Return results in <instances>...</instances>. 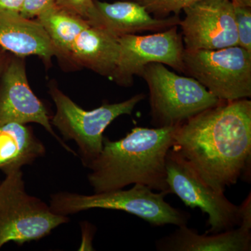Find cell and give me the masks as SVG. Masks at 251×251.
Returning a JSON list of instances; mask_svg holds the SVG:
<instances>
[{
  "mask_svg": "<svg viewBox=\"0 0 251 251\" xmlns=\"http://www.w3.org/2000/svg\"><path fill=\"white\" fill-rule=\"evenodd\" d=\"M203 181L219 193L249 180L251 101L221 102L176 126L173 147Z\"/></svg>",
  "mask_w": 251,
  "mask_h": 251,
  "instance_id": "1",
  "label": "cell"
},
{
  "mask_svg": "<svg viewBox=\"0 0 251 251\" xmlns=\"http://www.w3.org/2000/svg\"><path fill=\"white\" fill-rule=\"evenodd\" d=\"M176 126L135 127L115 141L104 137L101 152L88 167L91 173L87 178L94 193L130 184L168 191L166 156L173 147Z\"/></svg>",
  "mask_w": 251,
  "mask_h": 251,
  "instance_id": "2",
  "label": "cell"
},
{
  "mask_svg": "<svg viewBox=\"0 0 251 251\" xmlns=\"http://www.w3.org/2000/svg\"><path fill=\"white\" fill-rule=\"evenodd\" d=\"M155 191L145 185L134 184L128 190L122 188L92 195L59 192L51 196L50 207L55 214L66 216L89 209H112L138 216L153 227L187 225L191 214L165 201L168 191Z\"/></svg>",
  "mask_w": 251,
  "mask_h": 251,
  "instance_id": "3",
  "label": "cell"
},
{
  "mask_svg": "<svg viewBox=\"0 0 251 251\" xmlns=\"http://www.w3.org/2000/svg\"><path fill=\"white\" fill-rule=\"evenodd\" d=\"M139 76L148 84L156 127L176 126L223 102L196 79L177 75L161 63L145 66Z\"/></svg>",
  "mask_w": 251,
  "mask_h": 251,
  "instance_id": "4",
  "label": "cell"
},
{
  "mask_svg": "<svg viewBox=\"0 0 251 251\" xmlns=\"http://www.w3.org/2000/svg\"><path fill=\"white\" fill-rule=\"evenodd\" d=\"M49 93L56 107L51 124L64 139L75 142L81 161L87 168L101 152L105 128L117 117L131 115L135 106L145 98V94H138L120 103H104L87 111L56 86H50Z\"/></svg>",
  "mask_w": 251,
  "mask_h": 251,
  "instance_id": "5",
  "label": "cell"
},
{
  "mask_svg": "<svg viewBox=\"0 0 251 251\" xmlns=\"http://www.w3.org/2000/svg\"><path fill=\"white\" fill-rule=\"evenodd\" d=\"M69 221L28 194L21 170L6 175L0 184V249L11 242L21 245L39 240Z\"/></svg>",
  "mask_w": 251,
  "mask_h": 251,
  "instance_id": "6",
  "label": "cell"
},
{
  "mask_svg": "<svg viewBox=\"0 0 251 251\" xmlns=\"http://www.w3.org/2000/svg\"><path fill=\"white\" fill-rule=\"evenodd\" d=\"M185 74L223 102L251 97V52L239 46L186 50Z\"/></svg>",
  "mask_w": 251,
  "mask_h": 251,
  "instance_id": "7",
  "label": "cell"
},
{
  "mask_svg": "<svg viewBox=\"0 0 251 251\" xmlns=\"http://www.w3.org/2000/svg\"><path fill=\"white\" fill-rule=\"evenodd\" d=\"M166 182L185 205L198 208L208 215L206 233H219L239 227L240 207L206 184L181 155L173 149L166 156Z\"/></svg>",
  "mask_w": 251,
  "mask_h": 251,
  "instance_id": "8",
  "label": "cell"
},
{
  "mask_svg": "<svg viewBox=\"0 0 251 251\" xmlns=\"http://www.w3.org/2000/svg\"><path fill=\"white\" fill-rule=\"evenodd\" d=\"M177 27L149 35L129 34L118 38L120 56L110 79L119 85L129 87L135 75H140L144 67L151 63H161L185 74V47Z\"/></svg>",
  "mask_w": 251,
  "mask_h": 251,
  "instance_id": "9",
  "label": "cell"
},
{
  "mask_svg": "<svg viewBox=\"0 0 251 251\" xmlns=\"http://www.w3.org/2000/svg\"><path fill=\"white\" fill-rule=\"evenodd\" d=\"M185 50H218L238 45L234 6L231 0H201L183 10Z\"/></svg>",
  "mask_w": 251,
  "mask_h": 251,
  "instance_id": "10",
  "label": "cell"
},
{
  "mask_svg": "<svg viewBox=\"0 0 251 251\" xmlns=\"http://www.w3.org/2000/svg\"><path fill=\"white\" fill-rule=\"evenodd\" d=\"M0 126L9 122L40 125L69 152L75 151L54 133L47 110L31 90L24 57L9 59L0 77Z\"/></svg>",
  "mask_w": 251,
  "mask_h": 251,
  "instance_id": "11",
  "label": "cell"
},
{
  "mask_svg": "<svg viewBox=\"0 0 251 251\" xmlns=\"http://www.w3.org/2000/svg\"><path fill=\"white\" fill-rule=\"evenodd\" d=\"M99 14L97 27L120 38L143 31H161L179 25V16L153 18L141 4L130 1L108 3L94 0Z\"/></svg>",
  "mask_w": 251,
  "mask_h": 251,
  "instance_id": "12",
  "label": "cell"
},
{
  "mask_svg": "<svg viewBox=\"0 0 251 251\" xmlns=\"http://www.w3.org/2000/svg\"><path fill=\"white\" fill-rule=\"evenodd\" d=\"M0 48L18 57L36 55L49 62L54 56H59L37 20L7 11H0Z\"/></svg>",
  "mask_w": 251,
  "mask_h": 251,
  "instance_id": "13",
  "label": "cell"
},
{
  "mask_svg": "<svg viewBox=\"0 0 251 251\" xmlns=\"http://www.w3.org/2000/svg\"><path fill=\"white\" fill-rule=\"evenodd\" d=\"M159 251H250L251 229L239 226L219 233L198 234L187 225L158 239Z\"/></svg>",
  "mask_w": 251,
  "mask_h": 251,
  "instance_id": "14",
  "label": "cell"
},
{
  "mask_svg": "<svg viewBox=\"0 0 251 251\" xmlns=\"http://www.w3.org/2000/svg\"><path fill=\"white\" fill-rule=\"evenodd\" d=\"M120 50L118 38L90 24L75 39L69 58L110 78L116 69Z\"/></svg>",
  "mask_w": 251,
  "mask_h": 251,
  "instance_id": "15",
  "label": "cell"
},
{
  "mask_svg": "<svg viewBox=\"0 0 251 251\" xmlns=\"http://www.w3.org/2000/svg\"><path fill=\"white\" fill-rule=\"evenodd\" d=\"M45 153V146L30 127L16 122L0 126V170L5 175L31 164Z\"/></svg>",
  "mask_w": 251,
  "mask_h": 251,
  "instance_id": "16",
  "label": "cell"
},
{
  "mask_svg": "<svg viewBox=\"0 0 251 251\" xmlns=\"http://www.w3.org/2000/svg\"><path fill=\"white\" fill-rule=\"evenodd\" d=\"M36 20L45 29L59 56L68 58L75 39L90 25L83 18L56 5L39 15Z\"/></svg>",
  "mask_w": 251,
  "mask_h": 251,
  "instance_id": "17",
  "label": "cell"
},
{
  "mask_svg": "<svg viewBox=\"0 0 251 251\" xmlns=\"http://www.w3.org/2000/svg\"><path fill=\"white\" fill-rule=\"evenodd\" d=\"M143 6L150 14L157 16H168L174 14L179 16L180 12L190 5L201 0H130Z\"/></svg>",
  "mask_w": 251,
  "mask_h": 251,
  "instance_id": "18",
  "label": "cell"
},
{
  "mask_svg": "<svg viewBox=\"0 0 251 251\" xmlns=\"http://www.w3.org/2000/svg\"><path fill=\"white\" fill-rule=\"evenodd\" d=\"M55 5L80 16L92 25H98V11L94 0H56Z\"/></svg>",
  "mask_w": 251,
  "mask_h": 251,
  "instance_id": "19",
  "label": "cell"
},
{
  "mask_svg": "<svg viewBox=\"0 0 251 251\" xmlns=\"http://www.w3.org/2000/svg\"><path fill=\"white\" fill-rule=\"evenodd\" d=\"M234 6L238 46L251 52V7Z\"/></svg>",
  "mask_w": 251,
  "mask_h": 251,
  "instance_id": "20",
  "label": "cell"
},
{
  "mask_svg": "<svg viewBox=\"0 0 251 251\" xmlns=\"http://www.w3.org/2000/svg\"><path fill=\"white\" fill-rule=\"evenodd\" d=\"M56 0H24L20 14L23 17L34 19L55 5Z\"/></svg>",
  "mask_w": 251,
  "mask_h": 251,
  "instance_id": "21",
  "label": "cell"
},
{
  "mask_svg": "<svg viewBox=\"0 0 251 251\" xmlns=\"http://www.w3.org/2000/svg\"><path fill=\"white\" fill-rule=\"evenodd\" d=\"M240 207V226L251 229V193L249 197L239 206Z\"/></svg>",
  "mask_w": 251,
  "mask_h": 251,
  "instance_id": "22",
  "label": "cell"
},
{
  "mask_svg": "<svg viewBox=\"0 0 251 251\" xmlns=\"http://www.w3.org/2000/svg\"><path fill=\"white\" fill-rule=\"evenodd\" d=\"M24 0H0V11L20 14Z\"/></svg>",
  "mask_w": 251,
  "mask_h": 251,
  "instance_id": "23",
  "label": "cell"
},
{
  "mask_svg": "<svg viewBox=\"0 0 251 251\" xmlns=\"http://www.w3.org/2000/svg\"><path fill=\"white\" fill-rule=\"evenodd\" d=\"M6 52V50L0 48V77L4 72V68L8 62Z\"/></svg>",
  "mask_w": 251,
  "mask_h": 251,
  "instance_id": "24",
  "label": "cell"
},
{
  "mask_svg": "<svg viewBox=\"0 0 251 251\" xmlns=\"http://www.w3.org/2000/svg\"><path fill=\"white\" fill-rule=\"evenodd\" d=\"M232 4L235 6H247L251 7V0H231Z\"/></svg>",
  "mask_w": 251,
  "mask_h": 251,
  "instance_id": "25",
  "label": "cell"
}]
</instances>
